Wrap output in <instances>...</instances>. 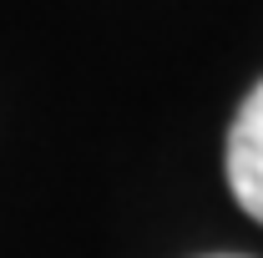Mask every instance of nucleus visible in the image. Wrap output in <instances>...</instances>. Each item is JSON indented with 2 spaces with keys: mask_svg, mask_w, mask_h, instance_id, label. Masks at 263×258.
<instances>
[{
  "mask_svg": "<svg viewBox=\"0 0 263 258\" xmlns=\"http://www.w3.org/2000/svg\"><path fill=\"white\" fill-rule=\"evenodd\" d=\"M228 188L238 208L263 223V81L248 91L228 127Z\"/></svg>",
  "mask_w": 263,
  "mask_h": 258,
  "instance_id": "1",
  "label": "nucleus"
}]
</instances>
